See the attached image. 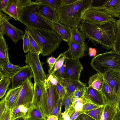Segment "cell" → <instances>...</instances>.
<instances>
[{"instance_id": "5bb4252c", "label": "cell", "mask_w": 120, "mask_h": 120, "mask_svg": "<svg viewBox=\"0 0 120 120\" xmlns=\"http://www.w3.org/2000/svg\"><path fill=\"white\" fill-rule=\"evenodd\" d=\"M102 74L105 80L117 97L120 91V71L109 69Z\"/></svg>"}, {"instance_id": "4fadbf2b", "label": "cell", "mask_w": 120, "mask_h": 120, "mask_svg": "<svg viewBox=\"0 0 120 120\" xmlns=\"http://www.w3.org/2000/svg\"><path fill=\"white\" fill-rule=\"evenodd\" d=\"M33 77L31 69L28 65L22 66L21 69L12 78L11 88H15L22 86L28 79L31 80Z\"/></svg>"}, {"instance_id": "f5cc1de1", "label": "cell", "mask_w": 120, "mask_h": 120, "mask_svg": "<svg viewBox=\"0 0 120 120\" xmlns=\"http://www.w3.org/2000/svg\"><path fill=\"white\" fill-rule=\"evenodd\" d=\"M46 120H59L58 117L53 115H50L49 116Z\"/></svg>"}, {"instance_id": "60d3db41", "label": "cell", "mask_w": 120, "mask_h": 120, "mask_svg": "<svg viewBox=\"0 0 120 120\" xmlns=\"http://www.w3.org/2000/svg\"><path fill=\"white\" fill-rule=\"evenodd\" d=\"M55 86L59 98H63L66 93L65 88L58 82L57 85Z\"/></svg>"}, {"instance_id": "cb8c5ba5", "label": "cell", "mask_w": 120, "mask_h": 120, "mask_svg": "<svg viewBox=\"0 0 120 120\" xmlns=\"http://www.w3.org/2000/svg\"><path fill=\"white\" fill-rule=\"evenodd\" d=\"M29 120H46V118L40 108L32 104L29 108L26 118Z\"/></svg>"}, {"instance_id": "7dc6e473", "label": "cell", "mask_w": 120, "mask_h": 120, "mask_svg": "<svg viewBox=\"0 0 120 120\" xmlns=\"http://www.w3.org/2000/svg\"><path fill=\"white\" fill-rule=\"evenodd\" d=\"M84 113L83 110L74 111L69 118L70 120H74L80 114Z\"/></svg>"}, {"instance_id": "6f0895ef", "label": "cell", "mask_w": 120, "mask_h": 120, "mask_svg": "<svg viewBox=\"0 0 120 120\" xmlns=\"http://www.w3.org/2000/svg\"><path fill=\"white\" fill-rule=\"evenodd\" d=\"M118 18V20H120V13L119 15V16Z\"/></svg>"}, {"instance_id": "4dcf8cb0", "label": "cell", "mask_w": 120, "mask_h": 120, "mask_svg": "<svg viewBox=\"0 0 120 120\" xmlns=\"http://www.w3.org/2000/svg\"><path fill=\"white\" fill-rule=\"evenodd\" d=\"M117 29L115 40L112 50L120 54V20H115Z\"/></svg>"}, {"instance_id": "836d02e7", "label": "cell", "mask_w": 120, "mask_h": 120, "mask_svg": "<svg viewBox=\"0 0 120 120\" xmlns=\"http://www.w3.org/2000/svg\"><path fill=\"white\" fill-rule=\"evenodd\" d=\"M25 32L22 38V48L24 52L26 53L29 51L30 44L28 35V32L26 30H25Z\"/></svg>"}, {"instance_id": "8d00e7d4", "label": "cell", "mask_w": 120, "mask_h": 120, "mask_svg": "<svg viewBox=\"0 0 120 120\" xmlns=\"http://www.w3.org/2000/svg\"><path fill=\"white\" fill-rule=\"evenodd\" d=\"M62 54L61 56L56 63L53 69L49 73V74H52L55 71L61 68L64 65L66 56L63 54V53Z\"/></svg>"}, {"instance_id": "f35d334b", "label": "cell", "mask_w": 120, "mask_h": 120, "mask_svg": "<svg viewBox=\"0 0 120 120\" xmlns=\"http://www.w3.org/2000/svg\"><path fill=\"white\" fill-rule=\"evenodd\" d=\"M62 54V53H61L56 58H55L52 56L47 58L46 61L48 64L49 67V73L52 70L56 63L61 56Z\"/></svg>"}, {"instance_id": "680465c9", "label": "cell", "mask_w": 120, "mask_h": 120, "mask_svg": "<svg viewBox=\"0 0 120 120\" xmlns=\"http://www.w3.org/2000/svg\"></svg>"}, {"instance_id": "d4e9b609", "label": "cell", "mask_w": 120, "mask_h": 120, "mask_svg": "<svg viewBox=\"0 0 120 120\" xmlns=\"http://www.w3.org/2000/svg\"><path fill=\"white\" fill-rule=\"evenodd\" d=\"M10 62L8 46L4 36L0 35V65Z\"/></svg>"}, {"instance_id": "9a60e30c", "label": "cell", "mask_w": 120, "mask_h": 120, "mask_svg": "<svg viewBox=\"0 0 120 120\" xmlns=\"http://www.w3.org/2000/svg\"><path fill=\"white\" fill-rule=\"evenodd\" d=\"M84 97L88 103H92L101 106H105L106 104L101 91L90 86L87 87Z\"/></svg>"}, {"instance_id": "8fae6325", "label": "cell", "mask_w": 120, "mask_h": 120, "mask_svg": "<svg viewBox=\"0 0 120 120\" xmlns=\"http://www.w3.org/2000/svg\"><path fill=\"white\" fill-rule=\"evenodd\" d=\"M31 2L30 0H9L8 5L2 11L16 21L22 7Z\"/></svg>"}, {"instance_id": "9f6ffc18", "label": "cell", "mask_w": 120, "mask_h": 120, "mask_svg": "<svg viewBox=\"0 0 120 120\" xmlns=\"http://www.w3.org/2000/svg\"><path fill=\"white\" fill-rule=\"evenodd\" d=\"M15 120H29L28 119L23 118H18Z\"/></svg>"}, {"instance_id": "f1b7e54d", "label": "cell", "mask_w": 120, "mask_h": 120, "mask_svg": "<svg viewBox=\"0 0 120 120\" xmlns=\"http://www.w3.org/2000/svg\"><path fill=\"white\" fill-rule=\"evenodd\" d=\"M69 29L70 37L75 41L80 44L82 45L85 43V41L86 38L77 27L69 28Z\"/></svg>"}, {"instance_id": "603a6c76", "label": "cell", "mask_w": 120, "mask_h": 120, "mask_svg": "<svg viewBox=\"0 0 120 120\" xmlns=\"http://www.w3.org/2000/svg\"><path fill=\"white\" fill-rule=\"evenodd\" d=\"M39 9L41 13L45 17L52 21H58L57 11L49 5L40 2Z\"/></svg>"}, {"instance_id": "681fc988", "label": "cell", "mask_w": 120, "mask_h": 120, "mask_svg": "<svg viewBox=\"0 0 120 120\" xmlns=\"http://www.w3.org/2000/svg\"><path fill=\"white\" fill-rule=\"evenodd\" d=\"M47 79L54 86L56 85L58 82L56 79L51 74H49L47 77Z\"/></svg>"}, {"instance_id": "ac0fdd59", "label": "cell", "mask_w": 120, "mask_h": 120, "mask_svg": "<svg viewBox=\"0 0 120 120\" xmlns=\"http://www.w3.org/2000/svg\"><path fill=\"white\" fill-rule=\"evenodd\" d=\"M22 86L15 88H11L4 97L6 107L11 110L17 106L18 98Z\"/></svg>"}, {"instance_id": "277c9868", "label": "cell", "mask_w": 120, "mask_h": 120, "mask_svg": "<svg viewBox=\"0 0 120 120\" xmlns=\"http://www.w3.org/2000/svg\"><path fill=\"white\" fill-rule=\"evenodd\" d=\"M92 68L103 74L109 69L120 71V54L113 50L97 55L90 63Z\"/></svg>"}, {"instance_id": "2e32d148", "label": "cell", "mask_w": 120, "mask_h": 120, "mask_svg": "<svg viewBox=\"0 0 120 120\" xmlns=\"http://www.w3.org/2000/svg\"><path fill=\"white\" fill-rule=\"evenodd\" d=\"M52 75L65 87L66 93L71 97L72 99L73 93L76 90L79 88L86 86V84L80 80L68 79L57 76L53 74Z\"/></svg>"}, {"instance_id": "7402d4cb", "label": "cell", "mask_w": 120, "mask_h": 120, "mask_svg": "<svg viewBox=\"0 0 120 120\" xmlns=\"http://www.w3.org/2000/svg\"><path fill=\"white\" fill-rule=\"evenodd\" d=\"M117 110V101L106 103L101 120H113Z\"/></svg>"}, {"instance_id": "484cf974", "label": "cell", "mask_w": 120, "mask_h": 120, "mask_svg": "<svg viewBox=\"0 0 120 120\" xmlns=\"http://www.w3.org/2000/svg\"><path fill=\"white\" fill-rule=\"evenodd\" d=\"M101 91L106 103L117 101V97L116 94L105 80Z\"/></svg>"}, {"instance_id": "d590c367", "label": "cell", "mask_w": 120, "mask_h": 120, "mask_svg": "<svg viewBox=\"0 0 120 120\" xmlns=\"http://www.w3.org/2000/svg\"><path fill=\"white\" fill-rule=\"evenodd\" d=\"M72 102V99L71 97L67 93L64 97L62 102V106L64 107L65 111L66 113H68V110L70 107Z\"/></svg>"}, {"instance_id": "7a4b0ae2", "label": "cell", "mask_w": 120, "mask_h": 120, "mask_svg": "<svg viewBox=\"0 0 120 120\" xmlns=\"http://www.w3.org/2000/svg\"><path fill=\"white\" fill-rule=\"evenodd\" d=\"M40 2L35 1L23 7L18 20L26 27L48 30H53L51 26V21L44 16L39 9Z\"/></svg>"}, {"instance_id": "44dd1931", "label": "cell", "mask_w": 120, "mask_h": 120, "mask_svg": "<svg viewBox=\"0 0 120 120\" xmlns=\"http://www.w3.org/2000/svg\"><path fill=\"white\" fill-rule=\"evenodd\" d=\"M101 8L113 17L118 18L120 13V0H108Z\"/></svg>"}, {"instance_id": "7bdbcfd3", "label": "cell", "mask_w": 120, "mask_h": 120, "mask_svg": "<svg viewBox=\"0 0 120 120\" xmlns=\"http://www.w3.org/2000/svg\"><path fill=\"white\" fill-rule=\"evenodd\" d=\"M100 106H101L92 103H87L83 105L82 110L84 111H87L95 109Z\"/></svg>"}, {"instance_id": "74e56055", "label": "cell", "mask_w": 120, "mask_h": 120, "mask_svg": "<svg viewBox=\"0 0 120 120\" xmlns=\"http://www.w3.org/2000/svg\"><path fill=\"white\" fill-rule=\"evenodd\" d=\"M86 86L78 88L73 93L72 101L77 98H81L84 95L86 91Z\"/></svg>"}, {"instance_id": "b9f144b4", "label": "cell", "mask_w": 120, "mask_h": 120, "mask_svg": "<svg viewBox=\"0 0 120 120\" xmlns=\"http://www.w3.org/2000/svg\"><path fill=\"white\" fill-rule=\"evenodd\" d=\"M108 0H92L90 6L101 8Z\"/></svg>"}, {"instance_id": "83f0119b", "label": "cell", "mask_w": 120, "mask_h": 120, "mask_svg": "<svg viewBox=\"0 0 120 120\" xmlns=\"http://www.w3.org/2000/svg\"><path fill=\"white\" fill-rule=\"evenodd\" d=\"M28 108L23 105H20L11 110L10 120H15L19 118H26Z\"/></svg>"}, {"instance_id": "db71d44e", "label": "cell", "mask_w": 120, "mask_h": 120, "mask_svg": "<svg viewBox=\"0 0 120 120\" xmlns=\"http://www.w3.org/2000/svg\"><path fill=\"white\" fill-rule=\"evenodd\" d=\"M113 120H120V112L118 109L116 113Z\"/></svg>"}, {"instance_id": "7c38bea8", "label": "cell", "mask_w": 120, "mask_h": 120, "mask_svg": "<svg viewBox=\"0 0 120 120\" xmlns=\"http://www.w3.org/2000/svg\"><path fill=\"white\" fill-rule=\"evenodd\" d=\"M68 49L63 53L65 55H69V57L79 59L85 56V52L87 49V44L85 43L83 44H79L75 41L70 37L68 42Z\"/></svg>"}, {"instance_id": "f546056e", "label": "cell", "mask_w": 120, "mask_h": 120, "mask_svg": "<svg viewBox=\"0 0 120 120\" xmlns=\"http://www.w3.org/2000/svg\"><path fill=\"white\" fill-rule=\"evenodd\" d=\"M0 98L2 99L8 89L11 82L12 78L5 76L0 77Z\"/></svg>"}, {"instance_id": "816d5d0a", "label": "cell", "mask_w": 120, "mask_h": 120, "mask_svg": "<svg viewBox=\"0 0 120 120\" xmlns=\"http://www.w3.org/2000/svg\"><path fill=\"white\" fill-rule=\"evenodd\" d=\"M97 50L94 48L90 47L89 49V54L90 56H95L97 53Z\"/></svg>"}, {"instance_id": "d6a6232c", "label": "cell", "mask_w": 120, "mask_h": 120, "mask_svg": "<svg viewBox=\"0 0 120 120\" xmlns=\"http://www.w3.org/2000/svg\"><path fill=\"white\" fill-rule=\"evenodd\" d=\"M28 35L30 44V52L42 54V49L41 47L29 32Z\"/></svg>"}, {"instance_id": "6da1fadb", "label": "cell", "mask_w": 120, "mask_h": 120, "mask_svg": "<svg viewBox=\"0 0 120 120\" xmlns=\"http://www.w3.org/2000/svg\"><path fill=\"white\" fill-rule=\"evenodd\" d=\"M92 0H77L68 5L58 4L57 13L58 21L69 28L77 27L81 21L82 12L89 7Z\"/></svg>"}, {"instance_id": "f6af8a7d", "label": "cell", "mask_w": 120, "mask_h": 120, "mask_svg": "<svg viewBox=\"0 0 120 120\" xmlns=\"http://www.w3.org/2000/svg\"><path fill=\"white\" fill-rule=\"evenodd\" d=\"M65 65L64 63L62 66L55 71L52 74H53L55 75L60 77L64 78L65 73Z\"/></svg>"}, {"instance_id": "e0dca14e", "label": "cell", "mask_w": 120, "mask_h": 120, "mask_svg": "<svg viewBox=\"0 0 120 120\" xmlns=\"http://www.w3.org/2000/svg\"><path fill=\"white\" fill-rule=\"evenodd\" d=\"M47 86V105L48 116L51 115L60 98L55 86L52 84L48 79Z\"/></svg>"}, {"instance_id": "e575fe53", "label": "cell", "mask_w": 120, "mask_h": 120, "mask_svg": "<svg viewBox=\"0 0 120 120\" xmlns=\"http://www.w3.org/2000/svg\"><path fill=\"white\" fill-rule=\"evenodd\" d=\"M63 98H59L50 115L56 116L58 117L59 120L61 116V107L62 106V102Z\"/></svg>"}, {"instance_id": "bcb514c9", "label": "cell", "mask_w": 120, "mask_h": 120, "mask_svg": "<svg viewBox=\"0 0 120 120\" xmlns=\"http://www.w3.org/2000/svg\"><path fill=\"white\" fill-rule=\"evenodd\" d=\"M74 120H95L87 114L84 113H82Z\"/></svg>"}, {"instance_id": "3957f363", "label": "cell", "mask_w": 120, "mask_h": 120, "mask_svg": "<svg viewBox=\"0 0 120 120\" xmlns=\"http://www.w3.org/2000/svg\"><path fill=\"white\" fill-rule=\"evenodd\" d=\"M26 30L41 47L43 56H48L59 47L62 40L53 30L26 27Z\"/></svg>"}, {"instance_id": "ba28073f", "label": "cell", "mask_w": 120, "mask_h": 120, "mask_svg": "<svg viewBox=\"0 0 120 120\" xmlns=\"http://www.w3.org/2000/svg\"><path fill=\"white\" fill-rule=\"evenodd\" d=\"M47 82L46 83L34 82L32 104H34L38 106L46 118L48 116L47 105Z\"/></svg>"}, {"instance_id": "52a82bcc", "label": "cell", "mask_w": 120, "mask_h": 120, "mask_svg": "<svg viewBox=\"0 0 120 120\" xmlns=\"http://www.w3.org/2000/svg\"><path fill=\"white\" fill-rule=\"evenodd\" d=\"M11 17L0 12V35L6 34L10 38L15 44L22 39L24 34L23 31L16 27L8 21Z\"/></svg>"}, {"instance_id": "f907efd6", "label": "cell", "mask_w": 120, "mask_h": 120, "mask_svg": "<svg viewBox=\"0 0 120 120\" xmlns=\"http://www.w3.org/2000/svg\"><path fill=\"white\" fill-rule=\"evenodd\" d=\"M9 0H0V10L2 11L8 5Z\"/></svg>"}, {"instance_id": "d6986e66", "label": "cell", "mask_w": 120, "mask_h": 120, "mask_svg": "<svg viewBox=\"0 0 120 120\" xmlns=\"http://www.w3.org/2000/svg\"><path fill=\"white\" fill-rule=\"evenodd\" d=\"M51 26L53 30L60 36L64 41L68 42L70 37L69 28L58 21H51Z\"/></svg>"}, {"instance_id": "8992f818", "label": "cell", "mask_w": 120, "mask_h": 120, "mask_svg": "<svg viewBox=\"0 0 120 120\" xmlns=\"http://www.w3.org/2000/svg\"><path fill=\"white\" fill-rule=\"evenodd\" d=\"M40 54L29 52L25 56V63L30 67L33 75L34 82H45L47 81L46 76L39 58Z\"/></svg>"}, {"instance_id": "4316f807", "label": "cell", "mask_w": 120, "mask_h": 120, "mask_svg": "<svg viewBox=\"0 0 120 120\" xmlns=\"http://www.w3.org/2000/svg\"><path fill=\"white\" fill-rule=\"evenodd\" d=\"M104 81L103 74L98 73L90 78L88 83V86L101 91Z\"/></svg>"}, {"instance_id": "11a10c76", "label": "cell", "mask_w": 120, "mask_h": 120, "mask_svg": "<svg viewBox=\"0 0 120 120\" xmlns=\"http://www.w3.org/2000/svg\"><path fill=\"white\" fill-rule=\"evenodd\" d=\"M117 109L120 112V91L117 96Z\"/></svg>"}, {"instance_id": "9c48e42d", "label": "cell", "mask_w": 120, "mask_h": 120, "mask_svg": "<svg viewBox=\"0 0 120 120\" xmlns=\"http://www.w3.org/2000/svg\"><path fill=\"white\" fill-rule=\"evenodd\" d=\"M64 64L65 65L64 78L74 80H79L83 66L79 59L66 56Z\"/></svg>"}, {"instance_id": "ee69618b", "label": "cell", "mask_w": 120, "mask_h": 120, "mask_svg": "<svg viewBox=\"0 0 120 120\" xmlns=\"http://www.w3.org/2000/svg\"><path fill=\"white\" fill-rule=\"evenodd\" d=\"M11 110L7 107L2 114L0 115V120H10V115Z\"/></svg>"}, {"instance_id": "30bf717a", "label": "cell", "mask_w": 120, "mask_h": 120, "mask_svg": "<svg viewBox=\"0 0 120 120\" xmlns=\"http://www.w3.org/2000/svg\"><path fill=\"white\" fill-rule=\"evenodd\" d=\"M34 86L31 80L28 79L22 84L20 91L17 106L23 105L28 108L32 105Z\"/></svg>"}, {"instance_id": "ab89813d", "label": "cell", "mask_w": 120, "mask_h": 120, "mask_svg": "<svg viewBox=\"0 0 120 120\" xmlns=\"http://www.w3.org/2000/svg\"><path fill=\"white\" fill-rule=\"evenodd\" d=\"M36 1L45 4H48L55 10L57 11L58 4V0H38Z\"/></svg>"}, {"instance_id": "c3c4849f", "label": "cell", "mask_w": 120, "mask_h": 120, "mask_svg": "<svg viewBox=\"0 0 120 120\" xmlns=\"http://www.w3.org/2000/svg\"><path fill=\"white\" fill-rule=\"evenodd\" d=\"M77 0H59L58 4L64 5H68L75 2Z\"/></svg>"}, {"instance_id": "1f68e13d", "label": "cell", "mask_w": 120, "mask_h": 120, "mask_svg": "<svg viewBox=\"0 0 120 120\" xmlns=\"http://www.w3.org/2000/svg\"><path fill=\"white\" fill-rule=\"evenodd\" d=\"M105 106H101L95 109L84 111L85 113L95 120H101Z\"/></svg>"}, {"instance_id": "5b68a950", "label": "cell", "mask_w": 120, "mask_h": 120, "mask_svg": "<svg viewBox=\"0 0 120 120\" xmlns=\"http://www.w3.org/2000/svg\"><path fill=\"white\" fill-rule=\"evenodd\" d=\"M81 19L100 25L108 22H115L116 20L103 9L90 6L82 12Z\"/></svg>"}, {"instance_id": "ffe728a7", "label": "cell", "mask_w": 120, "mask_h": 120, "mask_svg": "<svg viewBox=\"0 0 120 120\" xmlns=\"http://www.w3.org/2000/svg\"><path fill=\"white\" fill-rule=\"evenodd\" d=\"M22 67L11 63L0 65V77L5 76L12 78Z\"/></svg>"}]
</instances>
